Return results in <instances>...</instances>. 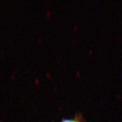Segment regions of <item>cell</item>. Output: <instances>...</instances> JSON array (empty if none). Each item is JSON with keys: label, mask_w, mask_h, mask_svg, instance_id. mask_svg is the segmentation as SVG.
Returning a JSON list of instances; mask_svg holds the SVG:
<instances>
[{"label": "cell", "mask_w": 122, "mask_h": 122, "mask_svg": "<svg viewBox=\"0 0 122 122\" xmlns=\"http://www.w3.org/2000/svg\"><path fill=\"white\" fill-rule=\"evenodd\" d=\"M62 122H78L77 120H71V119H65Z\"/></svg>", "instance_id": "1"}]
</instances>
